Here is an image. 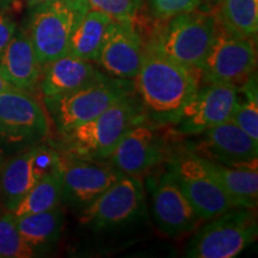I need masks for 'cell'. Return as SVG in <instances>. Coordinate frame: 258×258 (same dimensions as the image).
Masks as SVG:
<instances>
[{
    "label": "cell",
    "mask_w": 258,
    "mask_h": 258,
    "mask_svg": "<svg viewBox=\"0 0 258 258\" xmlns=\"http://www.w3.org/2000/svg\"><path fill=\"white\" fill-rule=\"evenodd\" d=\"M180 190L202 221L233 208L230 198L212 173L205 158L188 148L167 160Z\"/></svg>",
    "instance_id": "30bf717a"
},
{
    "label": "cell",
    "mask_w": 258,
    "mask_h": 258,
    "mask_svg": "<svg viewBox=\"0 0 258 258\" xmlns=\"http://www.w3.org/2000/svg\"><path fill=\"white\" fill-rule=\"evenodd\" d=\"M151 211L157 228L167 237L190 233L202 220L180 190L167 164V169L148 179Z\"/></svg>",
    "instance_id": "5bb4252c"
},
{
    "label": "cell",
    "mask_w": 258,
    "mask_h": 258,
    "mask_svg": "<svg viewBox=\"0 0 258 258\" xmlns=\"http://www.w3.org/2000/svg\"><path fill=\"white\" fill-rule=\"evenodd\" d=\"M239 102V91L233 85L206 83L183 109L176 132L183 137H196L215 125L232 120Z\"/></svg>",
    "instance_id": "4fadbf2b"
},
{
    "label": "cell",
    "mask_w": 258,
    "mask_h": 258,
    "mask_svg": "<svg viewBox=\"0 0 258 258\" xmlns=\"http://www.w3.org/2000/svg\"><path fill=\"white\" fill-rule=\"evenodd\" d=\"M106 74L92 63V61L66 54L44 64L40 90L43 97L67 95L98 82Z\"/></svg>",
    "instance_id": "ac0fdd59"
},
{
    "label": "cell",
    "mask_w": 258,
    "mask_h": 258,
    "mask_svg": "<svg viewBox=\"0 0 258 258\" xmlns=\"http://www.w3.org/2000/svg\"><path fill=\"white\" fill-rule=\"evenodd\" d=\"M62 203V172L61 163L56 169L43 176L19 201L11 213L15 217L46 212Z\"/></svg>",
    "instance_id": "603a6c76"
},
{
    "label": "cell",
    "mask_w": 258,
    "mask_h": 258,
    "mask_svg": "<svg viewBox=\"0 0 258 258\" xmlns=\"http://www.w3.org/2000/svg\"><path fill=\"white\" fill-rule=\"evenodd\" d=\"M16 30L17 24L14 17L8 12V9L0 10V57L11 42Z\"/></svg>",
    "instance_id": "f1b7e54d"
},
{
    "label": "cell",
    "mask_w": 258,
    "mask_h": 258,
    "mask_svg": "<svg viewBox=\"0 0 258 258\" xmlns=\"http://www.w3.org/2000/svg\"><path fill=\"white\" fill-rule=\"evenodd\" d=\"M135 91L132 79L106 74L98 82L62 96L43 97L44 109L60 135L91 121L112 104Z\"/></svg>",
    "instance_id": "3957f363"
},
{
    "label": "cell",
    "mask_w": 258,
    "mask_h": 258,
    "mask_svg": "<svg viewBox=\"0 0 258 258\" xmlns=\"http://www.w3.org/2000/svg\"><path fill=\"white\" fill-rule=\"evenodd\" d=\"M134 83L146 121L164 128L178 122L184 106L201 85V74L166 56L148 41Z\"/></svg>",
    "instance_id": "6da1fadb"
},
{
    "label": "cell",
    "mask_w": 258,
    "mask_h": 258,
    "mask_svg": "<svg viewBox=\"0 0 258 258\" xmlns=\"http://www.w3.org/2000/svg\"><path fill=\"white\" fill-rule=\"evenodd\" d=\"M203 2H205V0H203ZM206 2H207L208 4H215V2H217V0H206Z\"/></svg>",
    "instance_id": "d6a6232c"
},
{
    "label": "cell",
    "mask_w": 258,
    "mask_h": 258,
    "mask_svg": "<svg viewBox=\"0 0 258 258\" xmlns=\"http://www.w3.org/2000/svg\"><path fill=\"white\" fill-rule=\"evenodd\" d=\"M203 0H148L151 14L158 21H167L175 16L198 10Z\"/></svg>",
    "instance_id": "83f0119b"
},
{
    "label": "cell",
    "mask_w": 258,
    "mask_h": 258,
    "mask_svg": "<svg viewBox=\"0 0 258 258\" xmlns=\"http://www.w3.org/2000/svg\"><path fill=\"white\" fill-rule=\"evenodd\" d=\"M257 51L254 40L241 36L220 24L200 74L201 82L243 86L256 73Z\"/></svg>",
    "instance_id": "9c48e42d"
},
{
    "label": "cell",
    "mask_w": 258,
    "mask_h": 258,
    "mask_svg": "<svg viewBox=\"0 0 258 258\" xmlns=\"http://www.w3.org/2000/svg\"><path fill=\"white\" fill-rule=\"evenodd\" d=\"M146 121L137 91L112 104L91 121L60 135L62 156L102 161L131 128Z\"/></svg>",
    "instance_id": "7a4b0ae2"
},
{
    "label": "cell",
    "mask_w": 258,
    "mask_h": 258,
    "mask_svg": "<svg viewBox=\"0 0 258 258\" xmlns=\"http://www.w3.org/2000/svg\"><path fill=\"white\" fill-rule=\"evenodd\" d=\"M158 129L147 121L135 124L102 161L122 175L135 177L166 164L172 152Z\"/></svg>",
    "instance_id": "7c38bea8"
},
{
    "label": "cell",
    "mask_w": 258,
    "mask_h": 258,
    "mask_svg": "<svg viewBox=\"0 0 258 258\" xmlns=\"http://www.w3.org/2000/svg\"><path fill=\"white\" fill-rule=\"evenodd\" d=\"M212 173L230 198L232 206L256 209L258 202V158L238 165H222L206 159Z\"/></svg>",
    "instance_id": "ffe728a7"
},
{
    "label": "cell",
    "mask_w": 258,
    "mask_h": 258,
    "mask_svg": "<svg viewBox=\"0 0 258 258\" xmlns=\"http://www.w3.org/2000/svg\"><path fill=\"white\" fill-rule=\"evenodd\" d=\"M42 71L27 31L17 28L0 57V72L15 89L32 93L40 88Z\"/></svg>",
    "instance_id": "d6986e66"
},
{
    "label": "cell",
    "mask_w": 258,
    "mask_h": 258,
    "mask_svg": "<svg viewBox=\"0 0 258 258\" xmlns=\"http://www.w3.org/2000/svg\"><path fill=\"white\" fill-rule=\"evenodd\" d=\"M254 209L233 207L206 220L185 249L190 258H233L256 240L258 225Z\"/></svg>",
    "instance_id": "5b68a950"
},
{
    "label": "cell",
    "mask_w": 258,
    "mask_h": 258,
    "mask_svg": "<svg viewBox=\"0 0 258 258\" xmlns=\"http://www.w3.org/2000/svg\"><path fill=\"white\" fill-rule=\"evenodd\" d=\"M31 9L24 29L43 67L69 54L73 32L91 8L88 0H54Z\"/></svg>",
    "instance_id": "277c9868"
},
{
    "label": "cell",
    "mask_w": 258,
    "mask_h": 258,
    "mask_svg": "<svg viewBox=\"0 0 258 258\" xmlns=\"http://www.w3.org/2000/svg\"><path fill=\"white\" fill-rule=\"evenodd\" d=\"M36 256L22 239L11 212L0 214V258H29Z\"/></svg>",
    "instance_id": "484cf974"
},
{
    "label": "cell",
    "mask_w": 258,
    "mask_h": 258,
    "mask_svg": "<svg viewBox=\"0 0 258 258\" xmlns=\"http://www.w3.org/2000/svg\"><path fill=\"white\" fill-rule=\"evenodd\" d=\"M188 150L222 165H238L257 159L258 141L230 120L196 135Z\"/></svg>",
    "instance_id": "e0dca14e"
},
{
    "label": "cell",
    "mask_w": 258,
    "mask_h": 258,
    "mask_svg": "<svg viewBox=\"0 0 258 258\" xmlns=\"http://www.w3.org/2000/svg\"><path fill=\"white\" fill-rule=\"evenodd\" d=\"M61 172L62 203L79 213L124 176L103 161L71 158L62 154Z\"/></svg>",
    "instance_id": "9a60e30c"
},
{
    "label": "cell",
    "mask_w": 258,
    "mask_h": 258,
    "mask_svg": "<svg viewBox=\"0 0 258 258\" xmlns=\"http://www.w3.org/2000/svg\"><path fill=\"white\" fill-rule=\"evenodd\" d=\"M239 102L232 121L258 141V90L256 73L243 86L238 88Z\"/></svg>",
    "instance_id": "d4e9b609"
},
{
    "label": "cell",
    "mask_w": 258,
    "mask_h": 258,
    "mask_svg": "<svg viewBox=\"0 0 258 258\" xmlns=\"http://www.w3.org/2000/svg\"><path fill=\"white\" fill-rule=\"evenodd\" d=\"M15 3V0H0V10L9 9Z\"/></svg>",
    "instance_id": "1f68e13d"
},
{
    "label": "cell",
    "mask_w": 258,
    "mask_h": 258,
    "mask_svg": "<svg viewBox=\"0 0 258 258\" xmlns=\"http://www.w3.org/2000/svg\"><path fill=\"white\" fill-rule=\"evenodd\" d=\"M0 165H2V157H0Z\"/></svg>",
    "instance_id": "836d02e7"
},
{
    "label": "cell",
    "mask_w": 258,
    "mask_h": 258,
    "mask_svg": "<svg viewBox=\"0 0 258 258\" xmlns=\"http://www.w3.org/2000/svg\"><path fill=\"white\" fill-rule=\"evenodd\" d=\"M11 90H16V89L8 82V80H6L4 74L0 72V93L11 91Z\"/></svg>",
    "instance_id": "f546056e"
},
{
    "label": "cell",
    "mask_w": 258,
    "mask_h": 258,
    "mask_svg": "<svg viewBox=\"0 0 258 258\" xmlns=\"http://www.w3.org/2000/svg\"><path fill=\"white\" fill-rule=\"evenodd\" d=\"M214 15L219 23L231 31L256 40L258 0H217Z\"/></svg>",
    "instance_id": "cb8c5ba5"
},
{
    "label": "cell",
    "mask_w": 258,
    "mask_h": 258,
    "mask_svg": "<svg viewBox=\"0 0 258 258\" xmlns=\"http://www.w3.org/2000/svg\"><path fill=\"white\" fill-rule=\"evenodd\" d=\"M217 31V17L214 12H186L167 19L151 42L166 56L177 62L200 71Z\"/></svg>",
    "instance_id": "8992f818"
},
{
    "label": "cell",
    "mask_w": 258,
    "mask_h": 258,
    "mask_svg": "<svg viewBox=\"0 0 258 258\" xmlns=\"http://www.w3.org/2000/svg\"><path fill=\"white\" fill-rule=\"evenodd\" d=\"M24 3H27V5L29 8H34V6L41 5V4H46V3L49 2H54V0H23Z\"/></svg>",
    "instance_id": "4dcf8cb0"
},
{
    "label": "cell",
    "mask_w": 258,
    "mask_h": 258,
    "mask_svg": "<svg viewBox=\"0 0 258 258\" xmlns=\"http://www.w3.org/2000/svg\"><path fill=\"white\" fill-rule=\"evenodd\" d=\"M145 41L135 21H111L96 62L109 76L137 78L144 59Z\"/></svg>",
    "instance_id": "2e32d148"
},
{
    "label": "cell",
    "mask_w": 258,
    "mask_h": 258,
    "mask_svg": "<svg viewBox=\"0 0 258 258\" xmlns=\"http://www.w3.org/2000/svg\"><path fill=\"white\" fill-rule=\"evenodd\" d=\"M90 8L108 15L112 21H135L144 0H88Z\"/></svg>",
    "instance_id": "4316f807"
},
{
    "label": "cell",
    "mask_w": 258,
    "mask_h": 258,
    "mask_svg": "<svg viewBox=\"0 0 258 258\" xmlns=\"http://www.w3.org/2000/svg\"><path fill=\"white\" fill-rule=\"evenodd\" d=\"M111 21L108 15L90 9L73 32L70 42V55L96 62Z\"/></svg>",
    "instance_id": "7402d4cb"
},
{
    "label": "cell",
    "mask_w": 258,
    "mask_h": 258,
    "mask_svg": "<svg viewBox=\"0 0 258 258\" xmlns=\"http://www.w3.org/2000/svg\"><path fill=\"white\" fill-rule=\"evenodd\" d=\"M15 218L22 239L35 254L50 250L59 241L64 219L61 206L46 212Z\"/></svg>",
    "instance_id": "44dd1931"
},
{
    "label": "cell",
    "mask_w": 258,
    "mask_h": 258,
    "mask_svg": "<svg viewBox=\"0 0 258 258\" xmlns=\"http://www.w3.org/2000/svg\"><path fill=\"white\" fill-rule=\"evenodd\" d=\"M49 134V116L32 93L17 89L0 93V148L4 152L15 154Z\"/></svg>",
    "instance_id": "52a82bcc"
},
{
    "label": "cell",
    "mask_w": 258,
    "mask_h": 258,
    "mask_svg": "<svg viewBox=\"0 0 258 258\" xmlns=\"http://www.w3.org/2000/svg\"><path fill=\"white\" fill-rule=\"evenodd\" d=\"M61 153L44 141L15 153L0 169V200L12 212L42 177L56 169Z\"/></svg>",
    "instance_id": "8fae6325"
},
{
    "label": "cell",
    "mask_w": 258,
    "mask_h": 258,
    "mask_svg": "<svg viewBox=\"0 0 258 258\" xmlns=\"http://www.w3.org/2000/svg\"><path fill=\"white\" fill-rule=\"evenodd\" d=\"M147 212L146 190L139 177L122 176L80 212V225L89 230L114 231L141 220Z\"/></svg>",
    "instance_id": "ba28073f"
}]
</instances>
